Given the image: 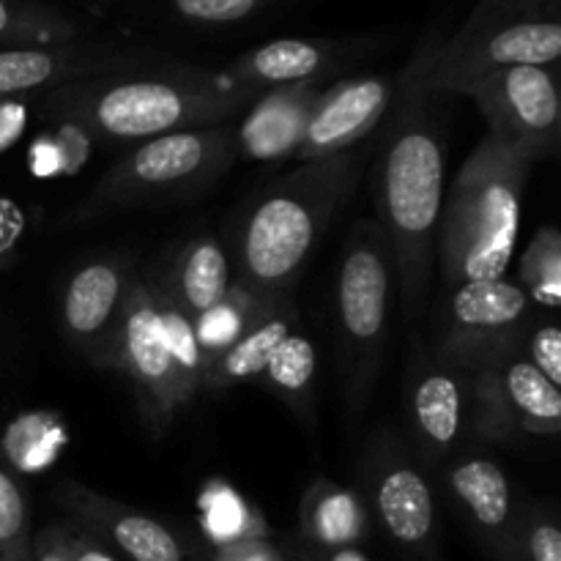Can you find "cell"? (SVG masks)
I'll list each match as a JSON object with an SVG mask.
<instances>
[{"label":"cell","mask_w":561,"mask_h":561,"mask_svg":"<svg viewBox=\"0 0 561 561\" xmlns=\"http://www.w3.org/2000/svg\"><path fill=\"white\" fill-rule=\"evenodd\" d=\"M261 93L239 88L222 71L181 60L148 71L91 77L38 93L47 124H64L104 142H137L239 118Z\"/></svg>","instance_id":"obj_1"},{"label":"cell","mask_w":561,"mask_h":561,"mask_svg":"<svg viewBox=\"0 0 561 561\" xmlns=\"http://www.w3.org/2000/svg\"><path fill=\"white\" fill-rule=\"evenodd\" d=\"M387 118L373 168L376 222L392 252L405 316L420 318L431 290L433 255L447 195V159L442 129L431 113V93L400 77L398 96Z\"/></svg>","instance_id":"obj_2"},{"label":"cell","mask_w":561,"mask_h":561,"mask_svg":"<svg viewBox=\"0 0 561 561\" xmlns=\"http://www.w3.org/2000/svg\"><path fill=\"white\" fill-rule=\"evenodd\" d=\"M362 175L356 148L305 162L263 190L241 214L230 239L233 283L257 299L294 294L318 241L351 201Z\"/></svg>","instance_id":"obj_3"},{"label":"cell","mask_w":561,"mask_h":561,"mask_svg":"<svg viewBox=\"0 0 561 561\" xmlns=\"http://www.w3.org/2000/svg\"><path fill=\"white\" fill-rule=\"evenodd\" d=\"M535 164L488 131L444 195L438 266L447 288L502 279L515 255L526 181Z\"/></svg>","instance_id":"obj_4"},{"label":"cell","mask_w":561,"mask_h":561,"mask_svg":"<svg viewBox=\"0 0 561 561\" xmlns=\"http://www.w3.org/2000/svg\"><path fill=\"white\" fill-rule=\"evenodd\" d=\"M239 159L230 124L197 126L131 146L115 159L66 225H85L107 214L142 206H170L203 195Z\"/></svg>","instance_id":"obj_5"},{"label":"cell","mask_w":561,"mask_h":561,"mask_svg":"<svg viewBox=\"0 0 561 561\" xmlns=\"http://www.w3.org/2000/svg\"><path fill=\"white\" fill-rule=\"evenodd\" d=\"M394 283L392 252L376 219L351 225L334 279L340 381L351 416L367 411L381 378Z\"/></svg>","instance_id":"obj_6"},{"label":"cell","mask_w":561,"mask_h":561,"mask_svg":"<svg viewBox=\"0 0 561 561\" xmlns=\"http://www.w3.org/2000/svg\"><path fill=\"white\" fill-rule=\"evenodd\" d=\"M561 22L557 9L507 25L455 33L447 42H427L400 71L409 85L425 93H460L510 66H557Z\"/></svg>","instance_id":"obj_7"},{"label":"cell","mask_w":561,"mask_h":561,"mask_svg":"<svg viewBox=\"0 0 561 561\" xmlns=\"http://www.w3.org/2000/svg\"><path fill=\"white\" fill-rule=\"evenodd\" d=\"M356 477L373 524L405 561H442L436 488L398 427L373 433Z\"/></svg>","instance_id":"obj_8"},{"label":"cell","mask_w":561,"mask_h":561,"mask_svg":"<svg viewBox=\"0 0 561 561\" xmlns=\"http://www.w3.org/2000/svg\"><path fill=\"white\" fill-rule=\"evenodd\" d=\"M561 433V389L524 356L520 343L471 370L469 442L510 444Z\"/></svg>","instance_id":"obj_9"},{"label":"cell","mask_w":561,"mask_h":561,"mask_svg":"<svg viewBox=\"0 0 561 561\" xmlns=\"http://www.w3.org/2000/svg\"><path fill=\"white\" fill-rule=\"evenodd\" d=\"M405 442L427 477L469 447L471 370L416 337L403 373Z\"/></svg>","instance_id":"obj_10"},{"label":"cell","mask_w":561,"mask_h":561,"mask_svg":"<svg viewBox=\"0 0 561 561\" xmlns=\"http://www.w3.org/2000/svg\"><path fill=\"white\" fill-rule=\"evenodd\" d=\"M104 370L124 373L129 378L142 425L153 436L170 431L175 416L197 400V392H192L181 373L175 370L173 356L159 332L151 285H148L146 274H137L135 285H131Z\"/></svg>","instance_id":"obj_11"},{"label":"cell","mask_w":561,"mask_h":561,"mask_svg":"<svg viewBox=\"0 0 561 561\" xmlns=\"http://www.w3.org/2000/svg\"><path fill=\"white\" fill-rule=\"evenodd\" d=\"M474 102L488 131L524 153L531 164L561 146V96L557 66H510L463 93Z\"/></svg>","instance_id":"obj_12"},{"label":"cell","mask_w":561,"mask_h":561,"mask_svg":"<svg viewBox=\"0 0 561 561\" xmlns=\"http://www.w3.org/2000/svg\"><path fill=\"white\" fill-rule=\"evenodd\" d=\"M537 307L515 279H482L449 288L433 351L474 370L488 356L520 343Z\"/></svg>","instance_id":"obj_13"},{"label":"cell","mask_w":561,"mask_h":561,"mask_svg":"<svg viewBox=\"0 0 561 561\" xmlns=\"http://www.w3.org/2000/svg\"><path fill=\"white\" fill-rule=\"evenodd\" d=\"M436 485L488 557L520 561V502L496 458L471 447L460 449L436 471Z\"/></svg>","instance_id":"obj_14"},{"label":"cell","mask_w":561,"mask_h":561,"mask_svg":"<svg viewBox=\"0 0 561 561\" xmlns=\"http://www.w3.org/2000/svg\"><path fill=\"white\" fill-rule=\"evenodd\" d=\"M175 64L151 49L115 47V44L64 42L42 47H0V99H25L49 88L124 71H148Z\"/></svg>","instance_id":"obj_15"},{"label":"cell","mask_w":561,"mask_h":561,"mask_svg":"<svg viewBox=\"0 0 561 561\" xmlns=\"http://www.w3.org/2000/svg\"><path fill=\"white\" fill-rule=\"evenodd\" d=\"M137 274V263L129 255H99L80 263L60 288V334L82 359L99 370H104Z\"/></svg>","instance_id":"obj_16"},{"label":"cell","mask_w":561,"mask_h":561,"mask_svg":"<svg viewBox=\"0 0 561 561\" xmlns=\"http://www.w3.org/2000/svg\"><path fill=\"white\" fill-rule=\"evenodd\" d=\"M53 496L66 518L85 526L129 561H208L192 535L82 482L60 480Z\"/></svg>","instance_id":"obj_17"},{"label":"cell","mask_w":561,"mask_h":561,"mask_svg":"<svg viewBox=\"0 0 561 561\" xmlns=\"http://www.w3.org/2000/svg\"><path fill=\"white\" fill-rule=\"evenodd\" d=\"M400 75H362L321 88L294 159L299 164L337 157L381 126L398 96Z\"/></svg>","instance_id":"obj_18"},{"label":"cell","mask_w":561,"mask_h":561,"mask_svg":"<svg viewBox=\"0 0 561 561\" xmlns=\"http://www.w3.org/2000/svg\"><path fill=\"white\" fill-rule=\"evenodd\" d=\"M354 55L348 42L332 38H274L247 49L222 71L230 82L247 91H272L285 85L323 82Z\"/></svg>","instance_id":"obj_19"},{"label":"cell","mask_w":561,"mask_h":561,"mask_svg":"<svg viewBox=\"0 0 561 561\" xmlns=\"http://www.w3.org/2000/svg\"><path fill=\"white\" fill-rule=\"evenodd\" d=\"M318 93H321V82L263 91L244 110L241 124L233 126L239 157L255 159V162H279V159L294 157L301 146Z\"/></svg>","instance_id":"obj_20"},{"label":"cell","mask_w":561,"mask_h":561,"mask_svg":"<svg viewBox=\"0 0 561 561\" xmlns=\"http://www.w3.org/2000/svg\"><path fill=\"white\" fill-rule=\"evenodd\" d=\"M299 305L294 294L268 299L261 310L255 312L244 332L233 340L228 351L203 373L201 392L225 394L233 387L247 381H255L268 365L279 345L288 334L299 329Z\"/></svg>","instance_id":"obj_21"},{"label":"cell","mask_w":561,"mask_h":561,"mask_svg":"<svg viewBox=\"0 0 561 561\" xmlns=\"http://www.w3.org/2000/svg\"><path fill=\"white\" fill-rule=\"evenodd\" d=\"M373 518L356 488L318 477L299 502V540L316 551L359 548L370 537Z\"/></svg>","instance_id":"obj_22"},{"label":"cell","mask_w":561,"mask_h":561,"mask_svg":"<svg viewBox=\"0 0 561 561\" xmlns=\"http://www.w3.org/2000/svg\"><path fill=\"white\" fill-rule=\"evenodd\" d=\"M159 274L192 321L214 310L233 288L230 255L214 233L192 236L184 241L168 266H159Z\"/></svg>","instance_id":"obj_23"},{"label":"cell","mask_w":561,"mask_h":561,"mask_svg":"<svg viewBox=\"0 0 561 561\" xmlns=\"http://www.w3.org/2000/svg\"><path fill=\"white\" fill-rule=\"evenodd\" d=\"M316 378H318V354L316 345L307 334L296 329L285 337L277 354L268 359L261 376L255 378L274 400L288 405L290 414L305 425L316 420Z\"/></svg>","instance_id":"obj_24"},{"label":"cell","mask_w":561,"mask_h":561,"mask_svg":"<svg viewBox=\"0 0 561 561\" xmlns=\"http://www.w3.org/2000/svg\"><path fill=\"white\" fill-rule=\"evenodd\" d=\"M148 285H151L153 296V310H157L159 332H162L164 345H168L170 356L175 362V370L181 373V378L186 381V387L192 392L201 394V381H203V356L201 345H197L195 334V321L181 310L179 301L173 299V294L164 285L159 266H153L151 272H146Z\"/></svg>","instance_id":"obj_25"},{"label":"cell","mask_w":561,"mask_h":561,"mask_svg":"<svg viewBox=\"0 0 561 561\" xmlns=\"http://www.w3.org/2000/svg\"><path fill=\"white\" fill-rule=\"evenodd\" d=\"M518 288L542 312L561 307V233L557 225H546L531 236L518 257Z\"/></svg>","instance_id":"obj_26"},{"label":"cell","mask_w":561,"mask_h":561,"mask_svg":"<svg viewBox=\"0 0 561 561\" xmlns=\"http://www.w3.org/2000/svg\"><path fill=\"white\" fill-rule=\"evenodd\" d=\"M203 529H206L211 546H228V542L257 540V537H272L263 515L250 502L239 496L233 488L225 482L211 480L203 491Z\"/></svg>","instance_id":"obj_27"},{"label":"cell","mask_w":561,"mask_h":561,"mask_svg":"<svg viewBox=\"0 0 561 561\" xmlns=\"http://www.w3.org/2000/svg\"><path fill=\"white\" fill-rule=\"evenodd\" d=\"M80 38V25L47 5L0 0V44L3 47H42Z\"/></svg>","instance_id":"obj_28"},{"label":"cell","mask_w":561,"mask_h":561,"mask_svg":"<svg viewBox=\"0 0 561 561\" xmlns=\"http://www.w3.org/2000/svg\"><path fill=\"white\" fill-rule=\"evenodd\" d=\"M266 301L268 299H257V296L247 294L244 288H239V285L233 283L230 294L225 296L214 310H208L206 316L197 318L195 334L197 345H201L203 373L233 345V340L244 332L247 323L255 318V312L261 310Z\"/></svg>","instance_id":"obj_29"},{"label":"cell","mask_w":561,"mask_h":561,"mask_svg":"<svg viewBox=\"0 0 561 561\" xmlns=\"http://www.w3.org/2000/svg\"><path fill=\"white\" fill-rule=\"evenodd\" d=\"M33 526L25 485L0 444V561H31Z\"/></svg>","instance_id":"obj_30"},{"label":"cell","mask_w":561,"mask_h":561,"mask_svg":"<svg viewBox=\"0 0 561 561\" xmlns=\"http://www.w3.org/2000/svg\"><path fill=\"white\" fill-rule=\"evenodd\" d=\"M518 559L561 561V524L557 504L540 502V499L520 502Z\"/></svg>","instance_id":"obj_31"},{"label":"cell","mask_w":561,"mask_h":561,"mask_svg":"<svg viewBox=\"0 0 561 561\" xmlns=\"http://www.w3.org/2000/svg\"><path fill=\"white\" fill-rule=\"evenodd\" d=\"M520 351L553 387L561 389V327L557 312H535L520 337Z\"/></svg>","instance_id":"obj_32"},{"label":"cell","mask_w":561,"mask_h":561,"mask_svg":"<svg viewBox=\"0 0 561 561\" xmlns=\"http://www.w3.org/2000/svg\"><path fill=\"white\" fill-rule=\"evenodd\" d=\"M173 11L195 25H233L250 20L272 0H170Z\"/></svg>","instance_id":"obj_33"},{"label":"cell","mask_w":561,"mask_h":561,"mask_svg":"<svg viewBox=\"0 0 561 561\" xmlns=\"http://www.w3.org/2000/svg\"><path fill=\"white\" fill-rule=\"evenodd\" d=\"M548 3L553 5V0H477L469 20L460 25V33L529 20V16H537L542 14V11H548Z\"/></svg>","instance_id":"obj_34"},{"label":"cell","mask_w":561,"mask_h":561,"mask_svg":"<svg viewBox=\"0 0 561 561\" xmlns=\"http://www.w3.org/2000/svg\"><path fill=\"white\" fill-rule=\"evenodd\" d=\"M27 233V214L14 197L0 195V272L11 268L20 257V247Z\"/></svg>","instance_id":"obj_35"},{"label":"cell","mask_w":561,"mask_h":561,"mask_svg":"<svg viewBox=\"0 0 561 561\" xmlns=\"http://www.w3.org/2000/svg\"><path fill=\"white\" fill-rule=\"evenodd\" d=\"M58 529L66 553H69V561H118L113 548H110L107 542L99 540V537L93 535V531H88L85 526L64 518L58 524Z\"/></svg>","instance_id":"obj_36"},{"label":"cell","mask_w":561,"mask_h":561,"mask_svg":"<svg viewBox=\"0 0 561 561\" xmlns=\"http://www.w3.org/2000/svg\"><path fill=\"white\" fill-rule=\"evenodd\" d=\"M208 561H285V553L274 537H257V540L217 546Z\"/></svg>","instance_id":"obj_37"},{"label":"cell","mask_w":561,"mask_h":561,"mask_svg":"<svg viewBox=\"0 0 561 561\" xmlns=\"http://www.w3.org/2000/svg\"><path fill=\"white\" fill-rule=\"evenodd\" d=\"M25 118V99H0V153H5L20 140Z\"/></svg>","instance_id":"obj_38"},{"label":"cell","mask_w":561,"mask_h":561,"mask_svg":"<svg viewBox=\"0 0 561 561\" xmlns=\"http://www.w3.org/2000/svg\"><path fill=\"white\" fill-rule=\"evenodd\" d=\"M31 561H69V553H66L64 540H60L58 524L44 526L42 531H36V535H33Z\"/></svg>","instance_id":"obj_39"},{"label":"cell","mask_w":561,"mask_h":561,"mask_svg":"<svg viewBox=\"0 0 561 561\" xmlns=\"http://www.w3.org/2000/svg\"><path fill=\"white\" fill-rule=\"evenodd\" d=\"M279 548H283L285 553V561H318L316 551H312L307 542H301L299 537H283V540H277Z\"/></svg>","instance_id":"obj_40"},{"label":"cell","mask_w":561,"mask_h":561,"mask_svg":"<svg viewBox=\"0 0 561 561\" xmlns=\"http://www.w3.org/2000/svg\"><path fill=\"white\" fill-rule=\"evenodd\" d=\"M316 551V548H312ZM318 561H370L362 548H334V551H316Z\"/></svg>","instance_id":"obj_41"}]
</instances>
